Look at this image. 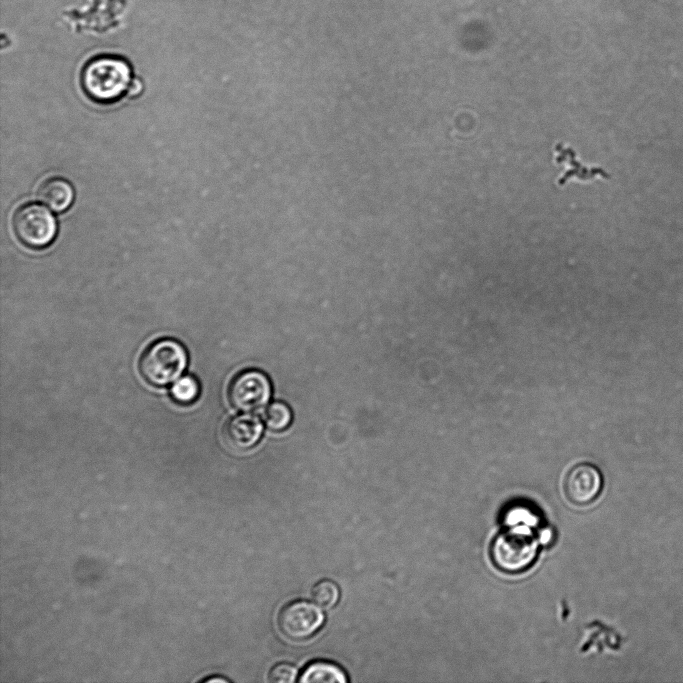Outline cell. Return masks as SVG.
<instances>
[{"label":"cell","instance_id":"cell-1","mask_svg":"<svg viewBox=\"0 0 683 683\" xmlns=\"http://www.w3.org/2000/svg\"><path fill=\"white\" fill-rule=\"evenodd\" d=\"M132 79L130 64L113 55L97 56L82 69L81 85L94 102L110 104L119 100L129 88Z\"/></svg>","mask_w":683,"mask_h":683},{"label":"cell","instance_id":"cell-2","mask_svg":"<svg viewBox=\"0 0 683 683\" xmlns=\"http://www.w3.org/2000/svg\"><path fill=\"white\" fill-rule=\"evenodd\" d=\"M187 362L184 346L174 339L165 338L144 350L139 360V371L148 384L162 387L179 379Z\"/></svg>","mask_w":683,"mask_h":683},{"label":"cell","instance_id":"cell-3","mask_svg":"<svg viewBox=\"0 0 683 683\" xmlns=\"http://www.w3.org/2000/svg\"><path fill=\"white\" fill-rule=\"evenodd\" d=\"M12 228L18 240L32 249L49 246L57 235V222L53 214L36 203L20 206L14 212Z\"/></svg>","mask_w":683,"mask_h":683},{"label":"cell","instance_id":"cell-4","mask_svg":"<svg viewBox=\"0 0 683 683\" xmlns=\"http://www.w3.org/2000/svg\"><path fill=\"white\" fill-rule=\"evenodd\" d=\"M491 554L494 564L503 572H523L533 564L537 544L525 532L508 531L496 537Z\"/></svg>","mask_w":683,"mask_h":683},{"label":"cell","instance_id":"cell-5","mask_svg":"<svg viewBox=\"0 0 683 683\" xmlns=\"http://www.w3.org/2000/svg\"><path fill=\"white\" fill-rule=\"evenodd\" d=\"M324 614L310 601L298 599L286 603L279 611L277 624L281 633L294 641L313 636L324 623Z\"/></svg>","mask_w":683,"mask_h":683},{"label":"cell","instance_id":"cell-6","mask_svg":"<svg viewBox=\"0 0 683 683\" xmlns=\"http://www.w3.org/2000/svg\"><path fill=\"white\" fill-rule=\"evenodd\" d=\"M271 390L270 380L263 372L249 369L238 373L231 380L228 399L235 409L253 412L268 403Z\"/></svg>","mask_w":683,"mask_h":683},{"label":"cell","instance_id":"cell-7","mask_svg":"<svg viewBox=\"0 0 683 683\" xmlns=\"http://www.w3.org/2000/svg\"><path fill=\"white\" fill-rule=\"evenodd\" d=\"M603 478L599 469L589 463H580L572 467L563 481L566 499L576 506H587L600 495Z\"/></svg>","mask_w":683,"mask_h":683},{"label":"cell","instance_id":"cell-8","mask_svg":"<svg viewBox=\"0 0 683 683\" xmlns=\"http://www.w3.org/2000/svg\"><path fill=\"white\" fill-rule=\"evenodd\" d=\"M263 432L261 420L253 414H242L230 418L223 427L225 443L234 450L245 451L259 441Z\"/></svg>","mask_w":683,"mask_h":683},{"label":"cell","instance_id":"cell-9","mask_svg":"<svg viewBox=\"0 0 683 683\" xmlns=\"http://www.w3.org/2000/svg\"><path fill=\"white\" fill-rule=\"evenodd\" d=\"M74 188L61 177H50L44 180L37 191L38 200L54 212L66 211L73 203Z\"/></svg>","mask_w":683,"mask_h":683},{"label":"cell","instance_id":"cell-10","mask_svg":"<svg viewBox=\"0 0 683 683\" xmlns=\"http://www.w3.org/2000/svg\"><path fill=\"white\" fill-rule=\"evenodd\" d=\"M345 672L336 664L327 661L310 663L299 678L301 683H346Z\"/></svg>","mask_w":683,"mask_h":683},{"label":"cell","instance_id":"cell-11","mask_svg":"<svg viewBox=\"0 0 683 683\" xmlns=\"http://www.w3.org/2000/svg\"><path fill=\"white\" fill-rule=\"evenodd\" d=\"M200 394V385L193 376L186 375L175 381L171 388L172 399L181 405L193 403Z\"/></svg>","mask_w":683,"mask_h":683},{"label":"cell","instance_id":"cell-12","mask_svg":"<svg viewBox=\"0 0 683 683\" xmlns=\"http://www.w3.org/2000/svg\"><path fill=\"white\" fill-rule=\"evenodd\" d=\"M311 596L317 605L330 609L337 604L340 592L335 582L329 579H322L312 587Z\"/></svg>","mask_w":683,"mask_h":683},{"label":"cell","instance_id":"cell-13","mask_svg":"<svg viewBox=\"0 0 683 683\" xmlns=\"http://www.w3.org/2000/svg\"><path fill=\"white\" fill-rule=\"evenodd\" d=\"M292 421V412L283 402L271 403L264 412L266 426L274 431L287 428Z\"/></svg>","mask_w":683,"mask_h":683},{"label":"cell","instance_id":"cell-14","mask_svg":"<svg viewBox=\"0 0 683 683\" xmlns=\"http://www.w3.org/2000/svg\"><path fill=\"white\" fill-rule=\"evenodd\" d=\"M297 675L298 669L294 664L281 662L270 669L268 680L272 683H293L296 681Z\"/></svg>","mask_w":683,"mask_h":683},{"label":"cell","instance_id":"cell-15","mask_svg":"<svg viewBox=\"0 0 683 683\" xmlns=\"http://www.w3.org/2000/svg\"><path fill=\"white\" fill-rule=\"evenodd\" d=\"M143 91V84L139 79H134L131 81L127 94L131 98L138 97Z\"/></svg>","mask_w":683,"mask_h":683}]
</instances>
